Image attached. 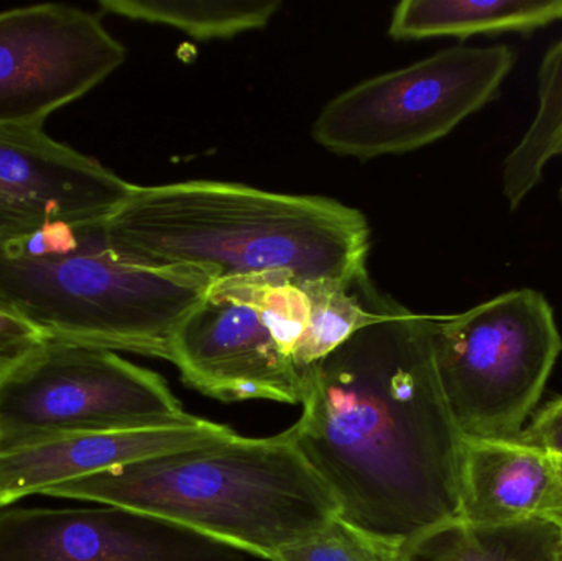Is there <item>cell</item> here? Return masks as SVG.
<instances>
[{
    "label": "cell",
    "mask_w": 562,
    "mask_h": 561,
    "mask_svg": "<svg viewBox=\"0 0 562 561\" xmlns=\"http://www.w3.org/2000/svg\"><path fill=\"white\" fill-rule=\"evenodd\" d=\"M184 384L221 402L301 404L307 378L259 312L211 287L175 333L170 359Z\"/></svg>",
    "instance_id": "10"
},
{
    "label": "cell",
    "mask_w": 562,
    "mask_h": 561,
    "mask_svg": "<svg viewBox=\"0 0 562 561\" xmlns=\"http://www.w3.org/2000/svg\"><path fill=\"white\" fill-rule=\"evenodd\" d=\"M562 20V0H405L389 33L395 40L531 33Z\"/></svg>",
    "instance_id": "14"
},
{
    "label": "cell",
    "mask_w": 562,
    "mask_h": 561,
    "mask_svg": "<svg viewBox=\"0 0 562 561\" xmlns=\"http://www.w3.org/2000/svg\"><path fill=\"white\" fill-rule=\"evenodd\" d=\"M554 494L553 455L521 437H464L461 519L479 526L547 519Z\"/></svg>",
    "instance_id": "13"
},
{
    "label": "cell",
    "mask_w": 562,
    "mask_h": 561,
    "mask_svg": "<svg viewBox=\"0 0 562 561\" xmlns=\"http://www.w3.org/2000/svg\"><path fill=\"white\" fill-rule=\"evenodd\" d=\"M550 455H562V395L544 405L520 435Z\"/></svg>",
    "instance_id": "20"
},
{
    "label": "cell",
    "mask_w": 562,
    "mask_h": 561,
    "mask_svg": "<svg viewBox=\"0 0 562 561\" xmlns=\"http://www.w3.org/2000/svg\"><path fill=\"white\" fill-rule=\"evenodd\" d=\"M436 318L398 305L353 333L311 371L284 431L340 519L396 546L461 517L464 437L436 368Z\"/></svg>",
    "instance_id": "1"
},
{
    "label": "cell",
    "mask_w": 562,
    "mask_h": 561,
    "mask_svg": "<svg viewBox=\"0 0 562 561\" xmlns=\"http://www.w3.org/2000/svg\"><path fill=\"white\" fill-rule=\"evenodd\" d=\"M134 187L43 127H0V240L105 220Z\"/></svg>",
    "instance_id": "11"
},
{
    "label": "cell",
    "mask_w": 562,
    "mask_h": 561,
    "mask_svg": "<svg viewBox=\"0 0 562 561\" xmlns=\"http://www.w3.org/2000/svg\"><path fill=\"white\" fill-rule=\"evenodd\" d=\"M236 431L198 417L190 424L71 435L0 453V509L49 487L125 464L220 444Z\"/></svg>",
    "instance_id": "12"
},
{
    "label": "cell",
    "mask_w": 562,
    "mask_h": 561,
    "mask_svg": "<svg viewBox=\"0 0 562 561\" xmlns=\"http://www.w3.org/2000/svg\"><path fill=\"white\" fill-rule=\"evenodd\" d=\"M246 557L196 530L125 507L0 509V561H247Z\"/></svg>",
    "instance_id": "9"
},
{
    "label": "cell",
    "mask_w": 562,
    "mask_h": 561,
    "mask_svg": "<svg viewBox=\"0 0 562 561\" xmlns=\"http://www.w3.org/2000/svg\"><path fill=\"white\" fill-rule=\"evenodd\" d=\"M43 496L125 507L276 561L339 516L286 434L234 435L49 487Z\"/></svg>",
    "instance_id": "3"
},
{
    "label": "cell",
    "mask_w": 562,
    "mask_h": 561,
    "mask_svg": "<svg viewBox=\"0 0 562 561\" xmlns=\"http://www.w3.org/2000/svg\"><path fill=\"white\" fill-rule=\"evenodd\" d=\"M561 351L553 308L537 290L438 316L436 368L462 437H520Z\"/></svg>",
    "instance_id": "5"
},
{
    "label": "cell",
    "mask_w": 562,
    "mask_h": 561,
    "mask_svg": "<svg viewBox=\"0 0 562 561\" xmlns=\"http://www.w3.org/2000/svg\"><path fill=\"white\" fill-rule=\"evenodd\" d=\"M280 0H102L112 15L160 23L198 40L231 38L269 25Z\"/></svg>",
    "instance_id": "17"
},
{
    "label": "cell",
    "mask_w": 562,
    "mask_h": 561,
    "mask_svg": "<svg viewBox=\"0 0 562 561\" xmlns=\"http://www.w3.org/2000/svg\"><path fill=\"white\" fill-rule=\"evenodd\" d=\"M402 547L336 516L319 532L284 549L276 561H400Z\"/></svg>",
    "instance_id": "18"
},
{
    "label": "cell",
    "mask_w": 562,
    "mask_h": 561,
    "mask_svg": "<svg viewBox=\"0 0 562 561\" xmlns=\"http://www.w3.org/2000/svg\"><path fill=\"white\" fill-rule=\"evenodd\" d=\"M94 13L61 3L0 13V127H43L125 61Z\"/></svg>",
    "instance_id": "8"
},
{
    "label": "cell",
    "mask_w": 562,
    "mask_h": 561,
    "mask_svg": "<svg viewBox=\"0 0 562 561\" xmlns=\"http://www.w3.org/2000/svg\"><path fill=\"white\" fill-rule=\"evenodd\" d=\"M561 530L547 519L479 526L454 519L403 543L400 561H560Z\"/></svg>",
    "instance_id": "15"
},
{
    "label": "cell",
    "mask_w": 562,
    "mask_h": 561,
    "mask_svg": "<svg viewBox=\"0 0 562 561\" xmlns=\"http://www.w3.org/2000/svg\"><path fill=\"white\" fill-rule=\"evenodd\" d=\"M48 339L53 338L0 300V379L22 364Z\"/></svg>",
    "instance_id": "19"
},
{
    "label": "cell",
    "mask_w": 562,
    "mask_h": 561,
    "mask_svg": "<svg viewBox=\"0 0 562 561\" xmlns=\"http://www.w3.org/2000/svg\"><path fill=\"white\" fill-rule=\"evenodd\" d=\"M560 200H561V204H562V187H561V190H560Z\"/></svg>",
    "instance_id": "23"
},
{
    "label": "cell",
    "mask_w": 562,
    "mask_h": 561,
    "mask_svg": "<svg viewBox=\"0 0 562 561\" xmlns=\"http://www.w3.org/2000/svg\"><path fill=\"white\" fill-rule=\"evenodd\" d=\"M161 375L117 352L48 339L0 379V453L71 435L196 420Z\"/></svg>",
    "instance_id": "6"
},
{
    "label": "cell",
    "mask_w": 562,
    "mask_h": 561,
    "mask_svg": "<svg viewBox=\"0 0 562 561\" xmlns=\"http://www.w3.org/2000/svg\"><path fill=\"white\" fill-rule=\"evenodd\" d=\"M105 220L0 240V300L49 338L168 361L175 333L214 280L122 256Z\"/></svg>",
    "instance_id": "4"
},
{
    "label": "cell",
    "mask_w": 562,
    "mask_h": 561,
    "mask_svg": "<svg viewBox=\"0 0 562 561\" xmlns=\"http://www.w3.org/2000/svg\"><path fill=\"white\" fill-rule=\"evenodd\" d=\"M554 473H557V494H554L553 506L547 520L560 526L562 523V455H553Z\"/></svg>",
    "instance_id": "21"
},
{
    "label": "cell",
    "mask_w": 562,
    "mask_h": 561,
    "mask_svg": "<svg viewBox=\"0 0 562 561\" xmlns=\"http://www.w3.org/2000/svg\"><path fill=\"white\" fill-rule=\"evenodd\" d=\"M104 226L122 256L201 270L214 283L276 272L346 282L367 272L370 247L359 210L224 181L135 184Z\"/></svg>",
    "instance_id": "2"
},
{
    "label": "cell",
    "mask_w": 562,
    "mask_h": 561,
    "mask_svg": "<svg viewBox=\"0 0 562 561\" xmlns=\"http://www.w3.org/2000/svg\"><path fill=\"white\" fill-rule=\"evenodd\" d=\"M558 527H560L561 530L560 561H562V523Z\"/></svg>",
    "instance_id": "22"
},
{
    "label": "cell",
    "mask_w": 562,
    "mask_h": 561,
    "mask_svg": "<svg viewBox=\"0 0 562 561\" xmlns=\"http://www.w3.org/2000/svg\"><path fill=\"white\" fill-rule=\"evenodd\" d=\"M538 101L533 122L502 167V191L510 211L521 206L540 183L547 165L562 154V36L541 61Z\"/></svg>",
    "instance_id": "16"
},
{
    "label": "cell",
    "mask_w": 562,
    "mask_h": 561,
    "mask_svg": "<svg viewBox=\"0 0 562 561\" xmlns=\"http://www.w3.org/2000/svg\"><path fill=\"white\" fill-rule=\"evenodd\" d=\"M517 58L508 45L452 46L367 79L321 111L314 141L360 160L425 147L494 101Z\"/></svg>",
    "instance_id": "7"
}]
</instances>
